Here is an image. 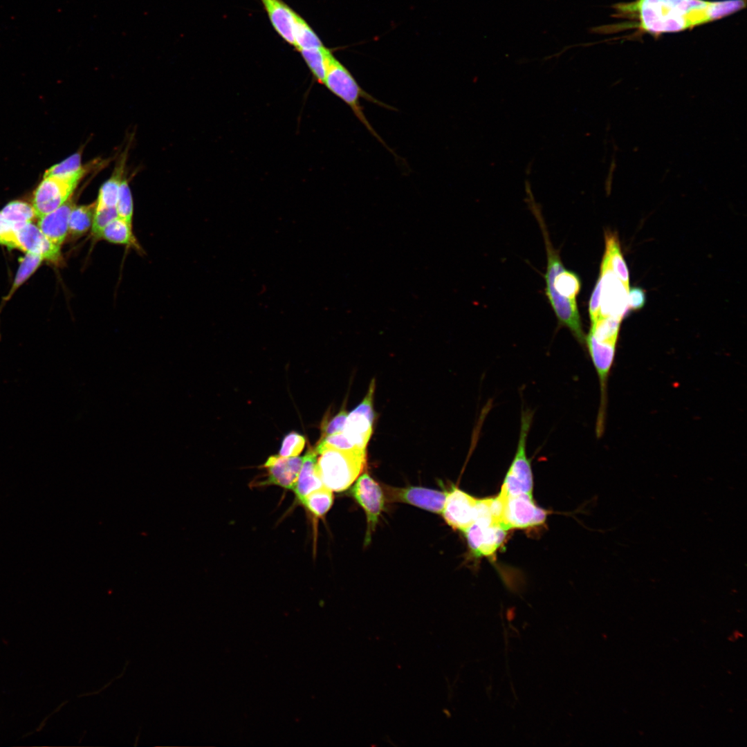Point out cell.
<instances>
[{
    "label": "cell",
    "mask_w": 747,
    "mask_h": 747,
    "mask_svg": "<svg viewBox=\"0 0 747 747\" xmlns=\"http://www.w3.org/2000/svg\"><path fill=\"white\" fill-rule=\"evenodd\" d=\"M294 39V46L298 51L324 46L315 32L296 12L295 13Z\"/></svg>",
    "instance_id": "obj_26"
},
{
    "label": "cell",
    "mask_w": 747,
    "mask_h": 747,
    "mask_svg": "<svg viewBox=\"0 0 747 747\" xmlns=\"http://www.w3.org/2000/svg\"><path fill=\"white\" fill-rule=\"evenodd\" d=\"M333 491L322 486L302 498L299 501L315 516L321 517L331 508L333 501Z\"/></svg>",
    "instance_id": "obj_25"
},
{
    "label": "cell",
    "mask_w": 747,
    "mask_h": 747,
    "mask_svg": "<svg viewBox=\"0 0 747 747\" xmlns=\"http://www.w3.org/2000/svg\"><path fill=\"white\" fill-rule=\"evenodd\" d=\"M545 246L548 261L545 275L546 295L560 324L584 344L585 336L576 303V296L581 288L580 279L575 273L564 268L558 252L551 243Z\"/></svg>",
    "instance_id": "obj_2"
},
{
    "label": "cell",
    "mask_w": 747,
    "mask_h": 747,
    "mask_svg": "<svg viewBox=\"0 0 747 747\" xmlns=\"http://www.w3.org/2000/svg\"><path fill=\"white\" fill-rule=\"evenodd\" d=\"M605 252L603 259L608 263L617 277L629 290V273L623 259L616 234L605 232Z\"/></svg>",
    "instance_id": "obj_19"
},
{
    "label": "cell",
    "mask_w": 747,
    "mask_h": 747,
    "mask_svg": "<svg viewBox=\"0 0 747 747\" xmlns=\"http://www.w3.org/2000/svg\"><path fill=\"white\" fill-rule=\"evenodd\" d=\"M375 381L373 379L360 403L347 414L343 434L358 449L365 450L373 432L375 418L373 400Z\"/></svg>",
    "instance_id": "obj_10"
},
{
    "label": "cell",
    "mask_w": 747,
    "mask_h": 747,
    "mask_svg": "<svg viewBox=\"0 0 747 747\" xmlns=\"http://www.w3.org/2000/svg\"><path fill=\"white\" fill-rule=\"evenodd\" d=\"M600 292H601V281L599 278L593 291L592 293L590 301H589V315L591 322L596 320L598 316L600 311Z\"/></svg>",
    "instance_id": "obj_36"
},
{
    "label": "cell",
    "mask_w": 747,
    "mask_h": 747,
    "mask_svg": "<svg viewBox=\"0 0 747 747\" xmlns=\"http://www.w3.org/2000/svg\"><path fill=\"white\" fill-rule=\"evenodd\" d=\"M329 447L338 450H349L358 449L347 438L342 432L321 438L316 448ZM360 450V449H359Z\"/></svg>",
    "instance_id": "obj_33"
},
{
    "label": "cell",
    "mask_w": 747,
    "mask_h": 747,
    "mask_svg": "<svg viewBox=\"0 0 747 747\" xmlns=\"http://www.w3.org/2000/svg\"><path fill=\"white\" fill-rule=\"evenodd\" d=\"M498 495L502 501L500 522L506 530L526 528L545 522L548 512L535 504L531 493Z\"/></svg>",
    "instance_id": "obj_8"
},
{
    "label": "cell",
    "mask_w": 747,
    "mask_h": 747,
    "mask_svg": "<svg viewBox=\"0 0 747 747\" xmlns=\"http://www.w3.org/2000/svg\"><path fill=\"white\" fill-rule=\"evenodd\" d=\"M299 52L314 78L318 83L323 84L329 59L332 55L331 50L324 46L317 48L303 49Z\"/></svg>",
    "instance_id": "obj_23"
},
{
    "label": "cell",
    "mask_w": 747,
    "mask_h": 747,
    "mask_svg": "<svg viewBox=\"0 0 747 747\" xmlns=\"http://www.w3.org/2000/svg\"><path fill=\"white\" fill-rule=\"evenodd\" d=\"M317 453L315 450H308L303 456V461L293 491L300 501L311 492L324 486L317 470Z\"/></svg>",
    "instance_id": "obj_18"
},
{
    "label": "cell",
    "mask_w": 747,
    "mask_h": 747,
    "mask_svg": "<svg viewBox=\"0 0 747 747\" xmlns=\"http://www.w3.org/2000/svg\"><path fill=\"white\" fill-rule=\"evenodd\" d=\"M471 553L477 557L491 556L504 542L507 530L487 518L476 519L463 531Z\"/></svg>",
    "instance_id": "obj_11"
},
{
    "label": "cell",
    "mask_w": 747,
    "mask_h": 747,
    "mask_svg": "<svg viewBox=\"0 0 747 747\" xmlns=\"http://www.w3.org/2000/svg\"><path fill=\"white\" fill-rule=\"evenodd\" d=\"M124 160H122L111 176L100 187L96 203V210L116 208L121 182L123 179Z\"/></svg>",
    "instance_id": "obj_22"
},
{
    "label": "cell",
    "mask_w": 747,
    "mask_h": 747,
    "mask_svg": "<svg viewBox=\"0 0 747 747\" xmlns=\"http://www.w3.org/2000/svg\"><path fill=\"white\" fill-rule=\"evenodd\" d=\"M86 172L83 167L69 176H44L33 193L32 205L37 218L54 211L68 201Z\"/></svg>",
    "instance_id": "obj_7"
},
{
    "label": "cell",
    "mask_w": 747,
    "mask_h": 747,
    "mask_svg": "<svg viewBox=\"0 0 747 747\" xmlns=\"http://www.w3.org/2000/svg\"><path fill=\"white\" fill-rule=\"evenodd\" d=\"M117 217L118 214L116 208L95 210L91 229L93 238L99 239L100 234L103 229Z\"/></svg>",
    "instance_id": "obj_32"
},
{
    "label": "cell",
    "mask_w": 747,
    "mask_h": 747,
    "mask_svg": "<svg viewBox=\"0 0 747 747\" xmlns=\"http://www.w3.org/2000/svg\"><path fill=\"white\" fill-rule=\"evenodd\" d=\"M45 261L44 257L36 253H25L20 260L13 283L5 300L9 299L15 292L24 284Z\"/></svg>",
    "instance_id": "obj_24"
},
{
    "label": "cell",
    "mask_w": 747,
    "mask_h": 747,
    "mask_svg": "<svg viewBox=\"0 0 747 747\" xmlns=\"http://www.w3.org/2000/svg\"><path fill=\"white\" fill-rule=\"evenodd\" d=\"M599 278L601 281V292L600 311L597 318L613 317L622 320L629 311V290L617 277L604 259H602Z\"/></svg>",
    "instance_id": "obj_9"
},
{
    "label": "cell",
    "mask_w": 747,
    "mask_h": 747,
    "mask_svg": "<svg viewBox=\"0 0 747 747\" xmlns=\"http://www.w3.org/2000/svg\"><path fill=\"white\" fill-rule=\"evenodd\" d=\"M317 470L324 487L331 491L347 489L357 479L366 463V450L316 448Z\"/></svg>",
    "instance_id": "obj_4"
},
{
    "label": "cell",
    "mask_w": 747,
    "mask_h": 747,
    "mask_svg": "<svg viewBox=\"0 0 747 747\" xmlns=\"http://www.w3.org/2000/svg\"><path fill=\"white\" fill-rule=\"evenodd\" d=\"M324 85L336 97L343 101L349 108L358 120L367 128L386 149L395 156L396 154L385 143L382 138L375 131L366 118L363 109L360 104V98L376 104L385 109L394 110L393 107L375 98L370 93L365 91L349 72V71L340 63L333 54L330 56L328 62L326 73L323 83Z\"/></svg>",
    "instance_id": "obj_3"
},
{
    "label": "cell",
    "mask_w": 747,
    "mask_h": 747,
    "mask_svg": "<svg viewBox=\"0 0 747 747\" xmlns=\"http://www.w3.org/2000/svg\"><path fill=\"white\" fill-rule=\"evenodd\" d=\"M303 457H284L273 455L268 458L263 467L266 479L259 486L277 485L293 490L302 464Z\"/></svg>",
    "instance_id": "obj_15"
},
{
    "label": "cell",
    "mask_w": 747,
    "mask_h": 747,
    "mask_svg": "<svg viewBox=\"0 0 747 747\" xmlns=\"http://www.w3.org/2000/svg\"><path fill=\"white\" fill-rule=\"evenodd\" d=\"M645 294L642 288L634 287L629 289L628 306L629 310L640 309L645 305Z\"/></svg>",
    "instance_id": "obj_35"
},
{
    "label": "cell",
    "mask_w": 747,
    "mask_h": 747,
    "mask_svg": "<svg viewBox=\"0 0 747 747\" xmlns=\"http://www.w3.org/2000/svg\"><path fill=\"white\" fill-rule=\"evenodd\" d=\"M0 211L6 219L15 225L33 222L37 218L33 205L21 200L10 201Z\"/></svg>",
    "instance_id": "obj_28"
},
{
    "label": "cell",
    "mask_w": 747,
    "mask_h": 747,
    "mask_svg": "<svg viewBox=\"0 0 747 747\" xmlns=\"http://www.w3.org/2000/svg\"><path fill=\"white\" fill-rule=\"evenodd\" d=\"M305 443L304 436L291 432L284 436L279 455L284 457L297 456L303 451Z\"/></svg>",
    "instance_id": "obj_31"
},
{
    "label": "cell",
    "mask_w": 747,
    "mask_h": 747,
    "mask_svg": "<svg viewBox=\"0 0 747 747\" xmlns=\"http://www.w3.org/2000/svg\"><path fill=\"white\" fill-rule=\"evenodd\" d=\"M345 409L340 410L336 415L322 425V438L342 431L347 416Z\"/></svg>",
    "instance_id": "obj_34"
},
{
    "label": "cell",
    "mask_w": 747,
    "mask_h": 747,
    "mask_svg": "<svg viewBox=\"0 0 747 747\" xmlns=\"http://www.w3.org/2000/svg\"><path fill=\"white\" fill-rule=\"evenodd\" d=\"M746 0H635L614 8L631 14L636 26L654 35L691 29L720 19L746 7Z\"/></svg>",
    "instance_id": "obj_1"
},
{
    "label": "cell",
    "mask_w": 747,
    "mask_h": 747,
    "mask_svg": "<svg viewBox=\"0 0 747 747\" xmlns=\"http://www.w3.org/2000/svg\"><path fill=\"white\" fill-rule=\"evenodd\" d=\"M116 209L118 217L132 224L133 203L131 192L126 178H123L121 182Z\"/></svg>",
    "instance_id": "obj_29"
},
{
    "label": "cell",
    "mask_w": 747,
    "mask_h": 747,
    "mask_svg": "<svg viewBox=\"0 0 747 747\" xmlns=\"http://www.w3.org/2000/svg\"><path fill=\"white\" fill-rule=\"evenodd\" d=\"M478 501V499L454 487L446 494L442 516L452 528L463 532L477 517Z\"/></svg>",
    "instance_id": "obj_13"
},
{
    "label": "cell",
    "mask_w": 747,
    "mask_h": 747,
    "mask_svg": "<svg viewBox=\"0 0 747 747\" xmlns=\"http://www.w3.org/2000/svg\"><path fill=\"white\" fill-rule=\"evenodd\" d=\"M620 322L621 320L613 317L597 318L591 322L589 333L599 342H616Z\"/></svg>",
    "instance_id": "obj_27"
},
{
    "label": "cell",
    "mask_w": 747,
    "mask_h": 747,
    "mask_svg": "<svg viewBox=\"0 0 747 747\" xmlns=\"http://www.w3.org/2000/svg\"><path fill=\"white\" fill-rule=\"evenodd\" d=\"M83 167L81 164V154L75 153L62 162L48 168L44 176H66L73 174Z\"/></svg>",
    "instance_id": "obj_30"
},
{
    "label": "cell",
    "mask_w": 747,
    "mask_h": 747,
    "mask_svg": "<svg viewBox=\"0 0 747 747\" xmlns=\"http://www.w3.org/2000/svg\"><path fill=\"white\" fill-rule=\"evenodd\" d=\"M385 500L408 504L434 513H441L447 492L423 487L396 488L385 486Z\"/></svg>",
    "instance_id": "obj_14"
},
{
    "label": "cell",
    "mask_w": 747,
    "mask_h": 747,
    "mask_svg": "<svg viewBox=\"0 0 747 747\" xmlns=\"http://www.w3.org/2000/svg\"><path fill=\"white\" fill-rule=\"evenodd\" d=\"M532 420V412L530 410H522L516 452L505 476L499 492L503 495H514L520 493L532 494L533 486V473L531 460L527 457L526 454L527 439Z\"/></svg>",
    "instance_id": "obj_5"
},
{
    "label": "cell",
    "mask_w": 747,
    "mask_h": 747,
    "mask_svg": "<svg viewBox=\"0 0 747 747\" xmlns=\"http://www.w3.org/2000/svg\"><path fill=\"white\" fill-rule=\"evenodd\" d=\"M0 244L24 253H36L54 264L62 261L61 246L50 242L33 222L11 225L0 232Z\"/></svg>",
    "instance_id": "obj_6"
},
{
    "label": "cell",
    "mask_w": 747,
    "mask_h": 747,
    "mask_svg": "<svg viewBox=\"0 0 747 747\" xmlns=\"http://www.w3.org/2000/svg\"><path fill=\"white\" fill-rule=\"evenodd\" d=\"M276 32L294 46L295 12L281 0H261Z\"/></svg>",
    "instance_id": "obj_17"
},
{
    "label": "cell",
    "mask_w": 747,
    "mask_h": 747,
    "mask_svg": "<svg viewBox=\"0 0 747 747\" xmlns=\"http://www.w3.org/2000/svg\"><path fill=\"white\" fill-rule=\"evenodd\" d=\"M99 239L140 250L139 244L133 232L132 224L118 216L103 229Z\"/></svg>",
    "instance_id": "obj_20"
},
{
    "label": "cell",
    "mask_w": 747,
    "mask_h": 747,
    "mask_svg": "<svg viewBox=\"0 0 747 747\" xmlns=\"http://www.w3.org/2000/svg\"><path fill=\"white\" fill-rule=\"evenodd\" d=\"M72 197L54 211L38 219L37 226L53 243L62 246L68 236L69 216L75 206Z\"/></svg>",
    "instance_id": "obj_16"
},
{
    "label": "cell",
    "mask_w": 747,
    "mask_h": 747,
    "mask_svg": "<svg viewBox=\"0 0 747 747\" xmlns=\"http://www.w3.org/2000/svg\"><path fill=\"white\" fill-rule=\"evenodd\" d=\"M351 493L365 513L367 522L366 542H369L384 508L386 501L384 491L374 479L365 472L357 478Z\"/></svg>",
    "instance_id": "obj_12"
},
{
    "label": "cell",
    "mask_w": 747,
    "mask_h": 747,
    "mask_svg": "<svg viewBox=\"0 0 747 747\" xmlns=\"http://www.w3.org/2000/svg\"><path fill=\"white\" fill-rule=\"evenodd\" d=\"M96 210V203L75 205L71 212L68 235L73 239L84 235L90 229Z\"/></svg>",
    "instance_id": "obj_21"
}]
</instances>
